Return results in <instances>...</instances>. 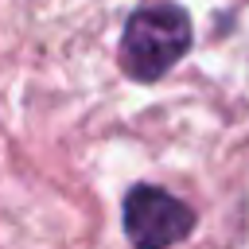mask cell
<instances>
[{"label":"cell","instance_id":"6da1fadb","mask_svg":"<svg viewBox=\"0 0 249 249\" xmlns=\"http://www.w3.org/2000/svg\"><path fill=\"white\" fill-rule=\"evenodd\" d=\"M191 47V19L171 0H148L140 4L121 35V62L132 78L148 82L167 74Z\"/></svg>","mask_w":249,"mask_h":249},{"label":"cell","instance_id":"7a4b0ae2","mask_svg":"<svg viewBox=\"0 0 249 249\" xmlns=\"http://www.w3.org/2000/svg\"><path fill=\"white\" fill-rule=\"evenodd\" d=\"M195 230V210L163 187H132L124 198V233L136 249H167Z\"/></svg>","mask_w":249,"mask_h":249}]
</instances>
